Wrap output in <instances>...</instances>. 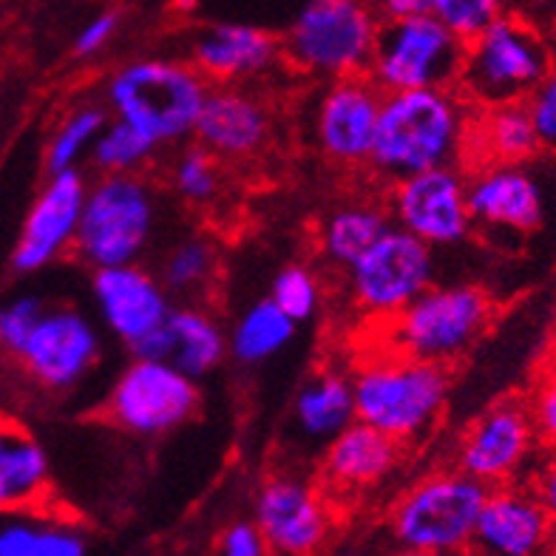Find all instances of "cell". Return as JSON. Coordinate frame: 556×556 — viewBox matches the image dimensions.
<instances>
[{
  "label": "cell",
  "instance_id": "39",
  "mask_svg": "<svg viewBox=\"0 0 556 556\" xmlns=\"http://www.w3.org/2000/svg\"><path fill=\"white\" fill-rule=\"evenodd\" d=\"M528 409H531L536 438L556 448V369L545 375V381L540 383Z\"/></svg>",
  "mask_w": 556,
  "mask_h": 556
},
{
  "label": "cell",
  "instance_id": "14",
  "mask_svg": "<svg viewBox=\"0 0 556 556\" xmlns=\"http://www.w3.org/2000/svg\"><path fill=\"white\" fill-rule=\"evenodd\" d=\"M383 91L369 74L330 80L313 109L315 146L327 160L355 168L366 165L375 146Z\"/></svg>",
  "mask_w": 556,
  "mask_h": 556
},
{
  "label": "cell",
  "instance_id": "21",
  "mask_svg": "<svg viewBox=\"0 0 556 556\" xmlns=\"http://www.w3.org/2000/svg\"><path fill=\"white\" fill-rule=\"evenodd\" d=\"M270 109L244 86H211L193 139L219 160H248L270 142Z\"/></svg>",
  "mask_w": 556,
  "mask_h": 556
},
{
  "label": "cell",
  "instance_id": "32",
  "mask_svg": "<svg viewBox=\"0 0 556 556\" xmlns=\"http://www.w3.org/2000/svg\"><path fill=\"white\" fill-rule=\"evenodd\" d=\"M109 123V114L97 105H83V109L72 111L58 131H54L49 151H46V168L49 174H60V170H74L80 165L83 156H91L97 137Z\"/></svg>",
  "mask_w": 556,
  "mask_h": 556
},
{
  "label": "cell",
  "instance_id": "24",
  "mask_svg": "<svg viewBox=\"0 0 556 556\" xmlns=\"http://www.w3.org/2000/svg\"><path fill=\"white\" fill-rule=\"evenodd\" d=\"M403 446L372 426L352 420L324 446L321 477L336 491H366L383 483L401 463Z\"/></svg>",
  "mask_w": 556,
  "mask_h": 556
},
{
  "label": "cell",
  "instance_id": "45",
  "mask_svg": "<svg viewBox=\"0 0 556 556\" xmlns=\"http://www.w3.org/2000/svg\"><path fill=\"white\" fill-rule=\"evenodd\" d=\"M542 556H556V554H542Z\"/></svg>",
  "mask_w": 556,
  "mask_h": 556
},
{
  "label": "cell",
  "instance_id": "15",
  "mask_svg": "<svg viewBox=\"0 0 556 556\" xmlns=\"http://www.w3.org/2000/svg\"><path fill=\"white\" fill-rule=\"evenodd\" d=\"M536 443L531 409L520 401L494 403L460 434L457 469L485 483L505 485L526 466Z\"/></svg>",
  "mask_w": 556,
  "mask_h": 556
},
{
  "label": "cell",
  "instance_id": "31",
  "mask_svg": "<svg viewBox=\"0 0 556 556\" xmlns=\"http://www.w3.org/2000/svg\"><path fill=\"white\" fill-rule=\"evenodd\" d=\"M216 248L202 236H185L165 253L160 267V281L170 295L197 299L207 293L216 276Z\"/></svg>",
  "mask_w": 556,
  "mask_h": 556
},
{
  "label": "cell",
  "instance_id": "7",
  "mask_svg": "<svg viewBox=\"0 0 556 556\" xmlns=\"http://www.w3.org/2000/svg\"><path fill=\"white\" fill-rule=\"evenodd\" d=\"M494 301L477 285H432L389 318V350L429 364H454L489 330Z\"/></svg>",
  "mask_w": 556,
  "mask_h": 556
},
{
  "label": "cell",
  "instance_id": "29",
  "mask_svg": "<svg viewBox=\"0 0 556 556\" xmlns=\"http://www.w3.org/2000/svg\"><path fill=\"white\" fill-rule=\"evenodd\" d=\"M0 556H88V540L74 522L52 514H3Z\"/></svg>",
  "mask_w": 556,
  "mask_h": 556
},
{
  "label": "cell",
  "instance_id": "6",
  "mask_svg": "<svg viewBox=\"0 0 556 556\" xmlns=\"http://www.w3.org/2000/svg\"><path fill=\"white\" fill-rule=\"evenodd\" d=\"M485 497L489 485L466 471H434L397 500L392 508V534L401 548L429 556H460L471 551Z\"/></svg>",
  "mask_w": 556,
  "mask_h": 556
},
{
  "label": "cell",
  "instance_id": "9",
  "mask_svg": "<svg viewBox=\"0 0 556 556\" xmlns=\"http://www.w3.org/2000/svg\"><path fill=\"white\" fill-rule=\"evenodd\" d=\"M466 43L429 12L383 21L369 80L383 94L412 88H457Z\"/></svg>",
  "mask_w": 556,
  "mask_h": 556
},
{
  "label": "cell",
  "instance_id": "19",
  "mask_svg": "<svg viewBox=\"0 0 556 556\" xmlns=\"http://www.w3.org/2000/svg\"><path fill=\"white\" fill-rule=\"evenodd\" d=\"M554 526L534 491L494 485L477 517L471 551L477 556H542L548 554Z\"/></svg>",
  "mask_w": 556,
  "mask_h": 556
},
{
  "label": "cell",
  "instance_id": "18",
  "mask_svg": "<svg viewBox=\"0 0 556 556\" xmlns=\"http://www.w3.org/2000/svg\"><path fill=\"white\" fill-rule=\"evenodd\" d=\"M88 182L80 170L49 174V182L37 193L35 205L26 213L21 239L12 253L17 273H37L58 262L63 253L74 250L80 230L83 205H86Z\"/></svg>",
  "mask_w": 556,
  "mask_h": 556
},
{
  "label": "cell",
  "instance_id": "12",
  "mask_svg": "<svg viewBox=\"0 0 556 556\" xmlns=\"http://www.w3.org/2000/svg\"><path fill=\"white\" fill-rule=\"evenodd\" d=\"M100 355L103 336L97 324L80 307L58 304L43 309L15 361L46 392H72L94 372Z\"/></svg>",
  "mask_w": 556,
  "mask_h": 556
},
{
  "label": "cell",
  "instance_id": "13",
  "mask_svg": "<svg viewBox=\"0 0 556 556\" xmlns=\"http://www.w3.org/2000/svg\"><path fill=\"white\" fill-rule=\"evenodd\" d=\"M387 211L392 225L432 250L460 244L475 225L466 199V174L457 165L420 170L392 182Z\"/></svg>",
  "mask_w": 556,
  "mask_h": 556
},
{
  "label": "cell",
  "instance_id": "42",
  "mask_svg": "<svg viewBox=\"0 0 556 556\" xmlns=\"http://www.w3.org/2000/svg\"><path fill=\"white\" fill-rule=\"evenodd\" d=\"M381 21H397L429 12V0H366Z\"/></svg>",
  "mask_w": 556,
  "mask_h": 556
},
{
  "label": "cell",
  "instance_id": "4",
  "mask_svg": "<svg viewBox=\"0 0 556 556\" xmlns=\"http://www.w3.org/2000/svg\"><path fill=\"white\" fill-rule=\"evenodd\" d=\"M381 17L366 0H304L281 37V58L318 80L369 72Z\"/></svg>",
  "mask_w": 556,
  "mask_h": 556
},
{
  "label": "cell",
  "instance_id": "41",
  "mask_svg": "<svg viewBox=\"0 0 556 556\" xmlns=\"http://www.w3.org/2000/svg\"><path fill=\"white\" fill-rule=\"evenodd\" d=\"M267 554V542L256 522H236L222 534L219 556H264Z\"/></svg>",
  "mask_w": 556,
  "mask_h": 556
},
{
  "label": "cell",
  "instance_id": "30",
  "mask_svg": "<svg viewBox=\"0 0 556 556\" xmlns=\"http://www.w3.org/2000/svg\"><path fill=\"white\" fill-rule=\"evenodd\" d=\"M295 327L299 324L267 295L239 313L227 332V350L233 352V358L244 366L264 364V361L276 358L281 350H287L295 336Z\"/></svg>",
  "mask_w": 556,
  "mask_h": 556
},
{
  "label": "cell",
  "instance_id": "37",
  "mask_svg": "<svg viewBox=\"0 0 556 556\" xmlns=\"http://www.w3.org/2000/svg\"><path fill=\"white\" fill-rule=\"evenodd\" d=\"M43 309L46 304L37 295H17L0 304V352H7L9 358H17Z\"/></svg>",
  "mask_w": 556,
  "mask_h": 556
},
{
  "label": "cell",
  "instance_id": "5",
  "mask_svg": "<svg viewBox=\"0 0 556 556\" xmlns=\"http://www.w3.org/2000/svg\"><path fill=\"white\" fill-rule=\"evenodd\" d=\"M156 233V193L139 174H100L88 185L74 253L91 270L137 264Z\"/></svg>",
  "mask_w": 556,
  "mask_h": 556
},
{
  "label": "cell",
  "instance_id": "17",
  "mask_svg": "<svg viewBox=\"0 0 556 556\" xmlns=\"http://www.w3.org/2000/svg\"><path fill=\"white\" fill-rule=\"evenodd\" d=\"M256 528L267 551L281 556H309L330 534L327 500L313 483L295 475L264 480L256 494Z\"/></svg>",
  "mask_w": 556,
  "mask_h": 556
},
{
  "label": "cell",
  "instance_id": "33",
  "mask_svg": "<svg viewBox=\"0 0 556 556\" xmlns=\"http://www.w3.org/2000/svg\"><path fill=\"white\" fill-rule=\"evenodd\" d=\"M160 148L148 142L137 128L119 119H109L91 148V162L100 174H139L154 160Z\"/></svg>",
  "mask_w": 556,
  "mask_h": 556
},
{
  "label": "cell",
  "instance_id": "35",
  "mask_svg": "<svg viewBox=\"0 0 556 556\" xmlns=\"http://www.w3.org/2000/svg\"><path fill=\"white\" fill-rule=\"evenodd\" d=\"M270 299L295 324H304L321 309V281L307 264H287L273 278Z\"/></svg>",
  "mask_w": 556,
  "mask_h": 556
},
{
  "label": "cell",
  "instance_id": "23",
  "mask_svg": "<svg viewBox=\"0 0 556 556\" xmlns=\"http://www.w3.org/2000/svg\"><path fill=\"white\" fill-rule=\"evenodd\" d=\"M131 352L137 358L170 361L176 369H182L193 381H199L211 375L230 350H227V332L219 318L199 304H188V307L170 309L160 330L151 332Z\"/></svg>",
  "mask_w": 556,
  "mask_h": 556
},
{
  "label": "cell",
  "instance_id": "10",
  "mask_svg": "<svg viewBox=\"0 0 556 556\" xmlns=\"http://www.w3.org/2000/svg\"><path fill=\"white\" fill-rule=\"evenodd\" d=\"M344 273L352 304L387 324L434 285V256L429 244L392 225Z\"/></svg>",
  "mask_w": 556,
  "mask_h": 556
},
{
  "label": "cell",
  "instance_id": "1",
  "mask_svg": "<svg viewBox=\"0 0 556 556\" xmlns=\"http://www.w3.org/2000/svg\"><path fill=\"white\" fill-rule=\"evenodd\" d=\"M475 105L457 88H412L383 94L369 168L383 182L457 165L469 148Z\"/></svg>",
  "mask_w": 556,
  "mask_h": 556
},
{
  "label": "cell",
  "instance_id": "28",
  "mask_svg": "<svg viewBox=\"0 0 556 556\" xmlns=\"http://www.w3.org/2000/svg\"><path fill=\"white\" fill-rule=\"evenodd\" d=\"M392 227V216L383 205L369 199H352L332 207L318 227V250L324 262L336 270H346L369 244H375Z\"/></svg>",
  "mask_w": 556,
  "mask_h": 556
},
{
  "label": "cell",
  "instance_id": "27",
  "mask_svg": "<svg viewBox=\"0 0 556 556\" xmlns=\"http://www.w3.org/2000/svg\"><path fill=\"white\" fill-rule=\"evenodd\" d=\"M355 420L350 375L321 369L301 383L293 403V424L309 443H330Z\"/></svg>",
  "mask_w": 556,
  "mask_h": 556
},
{
  "label": "cell",
  "instance_id": "36",
  "mask_svg": "<svg viewBox=\"0 0 556 556\" xmlns=\"http://www.w3.org/2000/svg\"><path fill=\"white\" fill-rule=\"evenodd\" d=\"M429 15L469 43L503 15V7L500 0H429Z\"/></svg>",
  "mask_w": 556,
  "mask_h": 556
},
{
  "label": "cell",
  "instance_id": "8",
  "mask_svg": "<svg viewBox=\"0 0 556 556\" xmlns=\"http://www.w3.org/2000/svg\"><path fill=\"white\" fill-rule=\"evenodd\" d=\"M551 66L554 58L542 37L522 21L500 15L466 43L457 91L477 109L526 103Z\"/></svg>",
  "mask_w": 556,
  "mask_h": 556
},
{
  "label": "cell",
  "instance_id": "25",
  "mask_svg": "<svg viewBox=\"0 0 556 556\" xmlns=\"http://www.w3.org/2000/svg\"><path fill=\"white\" fill-rule=\"evenodd\" d=\"M52 491L43 443L12 417H0V514L40 511Z\"/></svg>",
  "mask_w": 556,
  "mask_h": 556
},
{
  "label": "cell",
  "instance_id": "16",
  "mask_svg": "<svg viewBox=\"0 0 556 556\" xmlns=\"http://www.w3.org/2000/svg\"><path fill=\"white\" fill-rule=\"evenodd\" d=\"M91 299L100 324L128 350H137L151 332L160 330L174 309L160 276L139 267V262L94 270Z\"/></svg>",
  "mask_w": 556,
  "mask_h": 556
},
{
  "label": "cell",
  "instance_id": "38",
  "mask_svg": "<svg viewBox=\"0 0 556 556\" xmlns=\"http://www.w3.org/2000/svg\"><path fill=\"white\" fill-rule=\"evenodd\" d=\"M528 114L534 119L536 137H540L542 151L556 154V63L551 72L542 77L540 86L528 94Z\"/></svg>",
  "mask_w": 556,
  "mask_h": 556
},
{
  "label": "cell",
  "instance_id": "34",
  "mask_svg": "<svg viewBox=\"0 0 556 556\" xmlns=\"http://www.w3.org/2000/svg\"><path fill=\"white\" fill-rule=\"evenodd\" d=\"M170 188L188 205H211L222 191L219 156H213L202 146L179 151V156L170 162Z\"/></svg>",
  "mask_w": 556,
  "mask_h": 556
},
{
  "label": "cell",
  "instance_id": "43",
  "mask_svg": "<svg viewBox=\"0 0 556 556\" xmlns=\"http://www.w3.org/2000/svg\"><path fill=\"white\" fill-rule=\"evenodd\" d=\"M531 491L536 494V500L542 503V508L548 511L551 520L556 522V454L551 457V460H545V466H542L540 475H536L534 489Z\"/></svg>",
  "mask_w": 556,
  "mask_h": 556
},
{
  "label": "cell",
  "instance_id": "20",
  "mask_svg": "<svg viewBox=\"0 0 556 556\" xmlns=\"http://www.w3.org/2000/svg\"><path fill=\"white\" fill-rule=\"evenodd\" d=\"M281 40L253 23H211L191 40V63L211 86H242L270 72Z\"/></svg>",
  "mask_w": 556,
  "mask_h": 556
},
{
  "label": "cell",
  "instance_id": "3",
  "mask_svg": "<svg viewBox=\"0 0 556 556\" xmlns=\"http://www.w3.org/2000/svg\"><path fill=\"white\" fill-rule=\"evenodd\" d=\"M355 420L401 446L432 432L448 397V366L381 352L352 375Z\"/></svg>",
  "mask_w": 556,
  "mask_h": 556
},
{
  "label": "cell",
  "instance_id": "2",
  "mask_svg": "<svg viewBox=\"0 0 556 556\" xmlns=\"http://www.w3.org/2000/svg\"><path fill=\"white\" fill-rule=\"evenodd\" d=\"M211 83L191 66L168 58H139L105 83L111 117L137 128L156 148L179 146L197 131Z\"/></svg>",
  "mask_w": 556,
  "mask_h": 556
},
{
  "label": "cell",
  "instance_id": "44",
  "mask_svg": "<svg viewBox=\"0 0 556 556\" xmlns=\"http://www.w3.org/2000/svg\"><path fill=\"white\" fill-rule=\"evenodd\" d=\"M392 556H429V554H420V551H409V548H401V551H397V554H392Z\"/></svg>",
  "mask_w": 556,
  "mask_h": 556
},
{
  "label": "cell",
  "instance_id": "11",
  "mask_svg": "<svg viewBox=\"0 0 556 556\" xmlns=\"http://www.w3.org/2000/svg\"><path fill=\"white\" fill-rule=\"evenodd\" d=\"M109 417L137 438H160L188 424L199 409V387L170 361L137 358L105 397Z\"/></svg>",
  "mask_w": 556,
  "mask_h": 556
},
{
  "label": "cell",
  "instance_id": "26",
  "mask_svg": "<svg viewBox=\"0 0 556 556\" xmlns=\"http://www.w3.org/2000/svg\"><path fill=\"white\" fill-rule=\"evenodd\" d=\"M536 151H542L540 137L526 103L485 105L475 111L466 156L477 160V165H522Z\"/></svg>",
  "mask_w": 556,
  "mask_h": 556
},
{
  "label": "cell",
  "instance_id": "22",
  "mask_svg": "<svg viewBox=\"0 0 556 556\" xmlns=\"http://www.w3.org/2000/svg\"><path fill=\"white\" fill-rule=\"evenodd\" d=\"M466 199L475 225L531 233L545 222V197L534 176L520 165H480L466 174Z\"/></svg>",
  "mask_w": 556,
  "mask_h": 556
},
{
  "label": "cell",
  "instance_id": "40",
  "mask_svg": "<svg viewBox=\"0 0 556 556\" xmlns=\"http://www.w3.org/2000/svg\"><path fill=\"white\" fill-rule=\"evenodd\" d=\"M117 26H119V17L114 12H100L97 17L86 23L74 40V54L77 58H91V54L103 52L105 46L111 43V37L117 35Z\"/></svg>",
  "mask_w": 556,
  "mask_h": 556
}]
</instances>
